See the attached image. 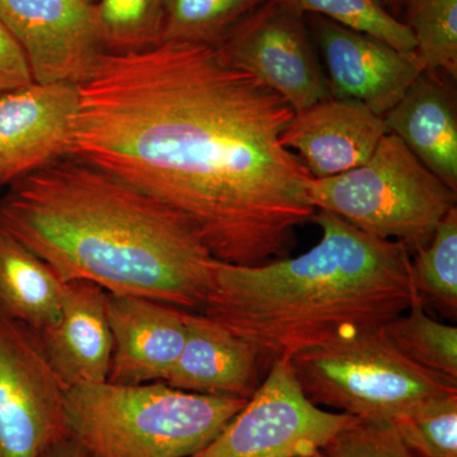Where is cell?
I'll use <instances>...</instances> for the list:
<instances>
[{"instance_id":"11","label":"cell","mask_w":457,"mask_h":457,"mask_svg":"<svg viewBox=\"0 0 457 457\" xmlns=\"http://www.w3.org/2000/svg\"><path fill=\"white\" fill-rule=\"evenodd\" d=\"M79 84L38 83L0 93V186L69 155Z\"/></svg>"},{"instance_id":"27","label":"cell","mask_w":457,"mask_h":457,"mask_svg":"<svg viewBox=\"0 0 457 457\" xmlns=\"http://www.w3.org/2000/svg\"><path fill=\"white\" fill-rule=\"evenodd\" d=\"M35 82L25 53L0 22V93Z\"/></svg>"},{"instance_id":"4","label":"cell","mask_w":457,"mask_h":457,"mask_svg":"<svg viewBox=\"0 0 457 457\" xmlns=\"http://www.w3.org/2000/svg\"><path fill=\"white\" fill-rule=\"evenodd\" d=\"M248 399L204 395L163 381L71 386V437L87 457H188L206 446Z\"/></svg>"},{"instance_id":"25","label":"cell","mask_w":457,"mask_h":457,"mask_svg":"<svg viewBox=\"0 0 457 457\" xmlns=\"http://www.w3.org/2000/svg\"><path fill=\"white\" fill-rule=\"evenodd\" d=\"M393 425L417 456L457 457V394L431 400Z\"/></svg>"},{"instance_id":"18","label":"cell","mask_w":457,"mask_h":457,"mask_svg":"<svg viewBox=\"0 0 457 457\" xmlns=\"http://www.w3.org/2000/svg\"><path fill=\"white\" fill-rule=\"evenodd\" d=\"M64 286L50 264L0 230V314L40 330L59 318Z\"/></svg>"},{"instance_id":"3","label":"cell","mask_w":457,"mask_h":457,"mask_svg":"<svg viewBox=\"0 0 457 457\" xmlns=\"http://www.w3.org/2000/svg\"><path fill=\"white\" fill-rule=\"evenodd\" d=\"M318 245L255 266L215 261L203 312L270 366L300 352L380 329L417 299L411 253L327 212Z\"/></svg>"},{"instance_id":"31","label":"cell","mask_w":457,"mask_h":457,"mask_svg":"<svg viewBox=\"0 0 457 457\" xmlns=\"http://www.w3.org/2000/svg\"><path fill=\"white\" fill-rule=\"evenodd\" d=\"M86 2H88V3H89V4H93V5H95V4H96V3H97V0H86Z\"/></svg>"},{"instance_id":"9","label":"cell","mask_w":457,"mask_h":457,"mask_svg":"<svg viewBox=\"0 0 457 457\" xmlns=\"http://www.w3.org/2000/svg\"><path fill=\"white\" fill-rule=\"evenodd\" d=\"M303 17L284 0H267L216 45L228 62L254 75L295 112L332 97Z\"/></svg>"},{"instance_id":"21","label":"cell","mask_w":457,"mask_h":457,"mask_svg":"<svg viewBox=\"0 0 457 457\" xmlns=\"http://www.w3.org/2000/svg\"><path fill=\"white\" fill-rule=\"evenodd\" d=\"M267 0H165L161 42L218 45Z\"/></svg>"},{"instance_id":"30","label":"cell","mask_w":457,"mask_h":457,"mask_svg":"<svg viewBox=\"0 0 457 457\" xmlns=\"http://www.w3.org/2000/svg\"><path fill=\"white\" fill-rule=\"evenodd\" d=\"M299 457H324L323 453H321V451H315V453H308V455L299 456Z\"/></svg>"},{"instance_id":"29","label":"cell","mask_w":457,"mask_h":457,"mask_svg":"<svg viewBox=\"0 0 457 457\" xmlns=\"http://www.w3.org/2000/svg\"><path fill=\"white\" fill-rule=\"evenodd\" d=\"M381 2L384 3L385 7L392 12L394 16L398 17V14L402 12L403 0H381Z\"/></svg>"},{"instance_id":"19","label":"cell","mask_w":457,"mask_h":457,"mask_svg":"<svg viewBox=\"0 0 457 457\" xmlns=\"http://www.w3.org/2000/svg\"><path fill=\"white\" fill-rule=\"evenodd\" d=\"M383 330L405 359L427 371L457 380V328L432 318L418 297Z\"/></svg>"},{"instance_id":"10","label":"cell","mask_w":457,"mask_h":457,"mask_svg":"<svg viewBox=\"0 0 457 457\" xmlns=\"http://www.w3.org/2000/svg\"><path fill=\"white\" fill-rule=\"evenodd\" d=\"M0 22L35 82L82 83L104 53L95 5L86 0H0Z\"/></svg>"},{"instance_id":"7","label":"cell","mask_w":457,"mask_h":457,"mask_svg":"<svg viewBox=\"0 0 457 457\" xmlns=\"http://www.w3.org/2000/svg\"><path fill=\"white\" fill-rule=\"evenodd\" d=\"M351 416L312 404L287 360L270 363L245 407L188 457H299L323 449Z\"/></svg>"},{"instance_id":"5","label":"cell","mask_w":457,"mask_h":457,"mask_svg":"<svg viewBox=\"0 0 457 457\" xmlns=\"http://www.w3.org/2000/svg\"><path fill=\"white\" fill-rule=\"evenodd\" d=\"M315 210L338 216L363 233L402 243L411 253L431 242L457 192L386 134L365 164L306 183Z\"/></svg>"},{"instance_id":"26","label":"cell","mask_w":457,"mask_h":457,"mask_svg":"<svg viewBox=\"0 0 457 457\" xmlns=\"http://www.w3.org/2000/svg\"><path fill=\"white\" fill-rule=\"evenodd\" d=\"M320 451L324 457H420L404 444L393 422L354 417Z\"/></svg>"},{"instance_id":"20","label":"cell","mask_w":457,"mask_h":457,"mask_svg":"<svg viewBox=\"0 0 457 457\" xmlns=\"http://www.w3.org/2000/svg\"><path fill=\"white\" fill-rule=\"evenodd\" d=\"M411 282L418 300L442 317L457 318V209L440 222L431 242L411 253Z\"/></svg>"},{"instance_id":"23","label":"cell","mask_w":457,"mask_h":457,"mask_svg":"<svg viewBox=\"0 0 457 457\" xmlns=\"http://www.w3.org/2000/svg\"><path fill=\"white\" fill-rule=\"evenodd\" d=\"M165 0H97L99 38L104 53L128 54L161 42Z\"/></svg>"},{"instance_id":"12","label":"cell","mask_w":457,"mask_h":457,"mask_svg":"<svg viewBox=\"0 0 457 457\" xmlns=\"http://www.w3.org/2000/svg\"><path fill=\"white\" fill-rule=\"evenodd\" d=\"M311 23L333 98L360 102L384 117L426 73L416 51L403 53L324 17L312 16Z\"/></svg>"},{"instance_id":"17","label":"cell","mask_w":457,"mask_h":457,"mask_svg":"<svg viewBox=\"0 0 457 457\" xmlns=\"http://www.w3.org/2000/svg\"><path fill=\"white\" fill-rule=\"evenodd\" d=\"M387 132L435 176L457 192V117L447 89L423 73L399 104L384 116Z\"/></svg>"},{"instance_id":"14","label":"cell","mask_w":457,"mask_h":457,"mask_svg":"<svg viewBox=\"0 0 457 457\" xmlns=\"http://www.w3.org/2000/svg\"><path fill=\"white\" fill-rule=\"evenodd\" d=\"M107 314L113 341L108 383H164L185 345V309L108 293Z\"/></svg>"},{"instance_id":"13","label":"cell","mask_w":457,"mask_h":457,"mask_svg":"<svg viewBox=\"0 0 457 457\" xmlns=\"http://www.w3.org/2000/svg\"><path fill=\"white\" fill-rule=\"evenodd\" d=\"M387 132L383 116L351 99L327 98L296 111L281 135L312 179L339 176L365 164Z\"/></svg>"},{"instance_id":"15","label":"cell","mask_w":457,"mask_h":457,"mask_svg":"<svg viewBox=\"0 0 457 457\" xmlns=\"http://www.w3.org/2000/svg\"><path fill=\"white\" fill-rule=\"evenodd\" d=\"M108 291L84 279L66 281L59 318L35 330L51 368L66 386L106 383L113 341Z\"/></svg>"},{"instance_id":"2","label":"cell","mask_w":457,"mask_h":457,"mask_svg":"<svg viewBox=\"0 0 457 457\" xmlns=\"http://www.w3.org/2000/svg\"><path fill=\"white\" fill-rule=\"evenodd\" d=\"M0 230L64 282L84 279L189 312H203L218 261L185 216L74 156L9 186Z\"/></svg>"},{"instance_id":"28","label":"cell","mask_w":457,"mask_h":457,"mask_svg":"<svg viewBox=\"0 0 457 457\" xmlns=\"http://www.w3.org/2000/svg\"><path fill=\"white\" fill-rule=\"evenodd\" d=\"M38 457H87V453L79 442L69 437L53 445Z\"/></svg>"},{"instance_id":"22","label":"cell","mask_w":457,"mask_h":457,"mask_svg":"<svg viewBox=\"0 0 457 457\" xmlns=\"http://www.w3.org/2000/svg\"><path fill=\"white\" fill-rule=\"evenodd\" d=\"M404 23L426 73L457 77V0H403Z\"/></svg>"},{"instance_id":"8","label":"cell","mask_w":457,"mask_h":457,"mask_svg":"<svg viewBox=\"0 0 457 457\" xmlns=\"http://www.w3.org/2000/svg\"><path fill=\"white\" fill-rule=\"evenodd\" d=\"M66 389L35 330L0 314V457H38L71 437Z\"/></svg>"},{"instance_id":"6","label":"cell","mask_w":457,"mask_h":457,"mask_svg":"<svg viewBox=\"0 0 457 457\" xmlns=\"http://www.w3.org/2000/svg\"><path fill=\"white\" fill-rule=\"evenodd\" d=\"M288 363L312 404L360 420L393 422L457 394V380L405 359L383 328L300 352Z\"/></svg>"},{"instance_id":"16","label":"cell","mask_w":457,"mask_h":457,"mask_svg":"<svg viewBox=\"0 0 457 457\" xmlns=\"http://www.w3.org/2000/svg\"><path fill=\"white\" fill-rule=\"evenodd\" d=\"M186 341L165 384L204 395L249 399L270 366L251 343L204 312L186 311Z\"/></svg>"},{"instance_id":"24","label":"cell","mask_w":457,"mask_h":457,"mask_svg":"<svg viewBox=\"0 0 457 457\" xmlns=\"http://www.w3.org/2000/svg\"><path fill=\"white\" fill-rule=\"evenodd\" d=\"M300 13L332 21L337 25L385 42L403 53L416 51V40L403 21L381 0H284Z\"/></svg>"},{"instance_id":"1","label":"cell","mask_w":457,"mask_h":457,"mask_svg":"<svg viewBox=\"0 0 457 457\" xmlns=\"http://www.w3.org/2000/svg\"><path fill=\"white\" fill-rule=\"evenodd\" d=\"M294 108L216 45L104 53L79 83L68 156L179 212L215 260H278L312 221V179L281 144Z\"/></svg>"}]
</instances>
